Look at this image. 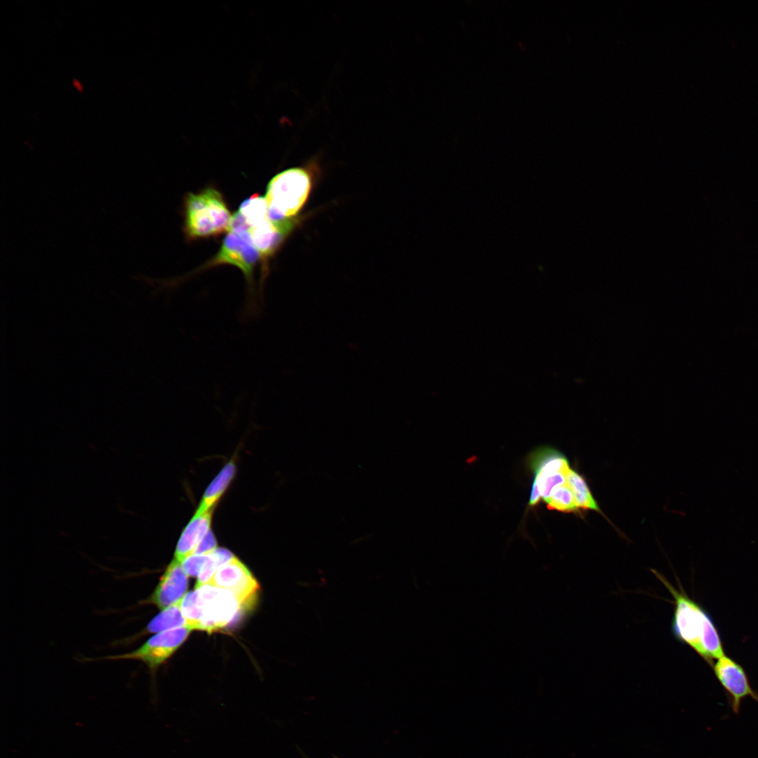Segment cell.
<instances>
[{
  "label": "cell",
  "instance_id": "23",
  "mask_svg": "<svg viewBox=\"0 0 758 758\" xmlns=\"http://www.w3.org/2000/svg\"><path fill=\"white\" fill-rule=\"evenodd\" d=\"M74 84L79 88V90L81 91L82 89L81 84L76 79L74 80Z\"/></svg>",
  "mask_w": 758,
  "mask_h": 758
},
{
  "label": "cell",
  "instance_id": "17",
  "mask_svg": "<svg viewBox=\"0 0 758 758\" xmlns=\"http://www.w3.org/2000/svg\"><path fill=\"white\" fill-rule=\"evenodd\" d=\"M234 556V555L230 550L222 547H218L213 552L210 554L208 559L205 563L197 576L194 589L207 584L211 580L216 571L222 565L232 559Z\"/></svg>",
  "mask_w": 758,
  "mask_h": 758
},
{
  "label": "cell",
  "instance_id": "18",
  "mask_svg": "<svg viewBox=\"0 0 758 758\" xmlns=\"http://www.w3.org/2000/svg\"><path fill=\"white\" fill-rule=\"evenodd\" d=\"M550 510L560 512H574L578 510L574 496L566 484L557 487L547 501Z\"/></svg>",
  "mask_w": 758,
  "mask_h": 758
},
{
  "label": "cell",
  "instance_id": "4",
  "mask_svg": "<svg viewBox=\"0 0 758 758\" xmlns=\"http://www.w3.org/2000/svg\"><path fill=\"white\" fill-rule=\"evenodd\" d=\"M196 590L201 611L200 630L211 633L227 627L243 607L227 589L205 584Z\"/></svg>",
  "mask_w": 758,
  "mask_h": 758
},
{
  "label": "cell",
  "instance_id": "22",
  "mask_svg": "<svg viewBox=\"0 0 758 758\" xmlns=\"http://www.w3.org/2000/svg\"><path fill=\"white\" fill-rule=\"evenodd\" d=\"M540 497H541V493H540L539 486L538 485L537 481L536 480H534L533 483V485H532V489H531V496H530V500H529V505H536L538 503V501L540 500Z\"/></svg>",
  "mask_w": 758,
  "mask_h": 758
},
{
  "label": "cell",
  "instance_id": "7",
  "mask_svg": "<svg viewBox=\"0 0 758 758\" xmlns=\"http://www.w3.org/2000/svg\"><path fill=\"white\" fill-rule=\"evenodd\" d=\"M260 255L259 251L253 244L229 231L219 251L205 267L225 264L234 265L243 272L246 281L251 286L253 281V272Z\"/></svg>",
  "mask_w": 758,
  "mask_h": 758
},
{
  "label": "cell",
  "instance_id": "8",
  "mask_svg": "<svg viewBox=\"0 0 758 758\" xmlns=\"http://www.w3.org/2000/svg\"><path fill=\"white\" fill-rule=\"evenodd\" d=\"M713 667L735 714H739L741 703L747 697L758 703V693L752 688L745 672L736 662L724 655L717 659Z\"/></svg>",
  "mask_w": 758,
  "mask_h": 758
},
{
  "label": "cell",
  "instance_id": "2",
  "mask_svg": "<svg viewBox=\"0 0 758 758\" xmlns=\"http://www.w3.org/2000/svg\"><path fill=\"white\" fill-rule=\"evenodd\" d=\"M309 173L302 168L285 170L271 179L265 195L269 218L277 223L292 222L307 199Z\"/></svg>",
  "mask_w": 758,
  "mask_h": 758
},
{
  "label": "cell",
  "instance_id": "12",
  "mask_svg": "<svg viewBox=\"0 0 758 758\" xmlns=\"http://www.w3.org/2000/svg\"><path fill=\"white\" fill-rule=\"evenodd\" d=\"M236 473L234 461H229L208 485L204 493L198 510H213V507L228 488Z\"/></svg>",
  "mask_w": 758,
  "mask_h": 758
},
{
  "label": "cell",
  "instance_id": "20",
  "mask_svg": "<svg viewBox=\"0 0 758 758\" xmlns=\"http://www.w3.org/2000/svg\"><path fill=\"white\" fill-rule=\"evenodd\" d=\"M209 554L198 555L192 554L185 558L182 562V566L188 576H198L204 565L209 558Z\"/></svg>",
  "mask_w": 758,
  "mask_h": 758
},
{
  "label": "cell",
  "instance_id": "5",
  "mask_svg": "<svg viewBox=\"0 0 758 758\" xmlns=\"http://www.w3.org/2000/svg\"><path fill=\"white\" fill-rule=\"evenodd\" d=\"M188 627H178L157 633L138 649L124 653L108 656L100 660H134L156 670L184 643L190 632Z\"/></svg>",
  "mask_w": 758,
  "mask_h": 758
},
{
  "label": "cell",
  "instance_id": "21",
  "mask_svg": "<svg viewBox=\"0 0 758 758\" xmlns=\"http://www.w3.org/2000/svg\"><path fill=\"white\" fill-rule=\"evenodd\" d=\"M217 548L216 539L210 529L197 545L193 554H209L213 552Z\"/></svg>",
  "mask_w": 758,
  "mask_h": 758
},
{
  "label": "cell",
  "instance_id": "14",
  "mask_svg": "<svg viewBox=\"0 0 758 758\" xmlns=\"http://www.w3.org/2000/svg\"><path fill=\"white\" fill-rule=\"evenodd\" d=\"M181 601L168 606L154 616L146 627L149 633L160 632L187 626V621L182 613Z\"/></svg>",
  "mask_w": 758,
  "mask_h": 758
},
{
  "label": "cell",
  "instance_id": "1",
  "mask_svg": "<svg viewBox=\"0 0 758 758\" xmlns=\"http://www.w3.org/2000/svg\"><path fill=\"white\" fill-rule=\"evenodd\" d=\"M670 592L674 601L671 632L674 638L692 648L709 664L725 655L717 629L708 613L681 588H677L661 573L651 569Z\"/></svg>",
  "mask_w": 758,
  "mask_h": 758
},
{
  "label": "cell",
  "instance_id": "19",
  "mask_svg": "<svg viewBox=\"0 0 758 758\" xmlns=\"http://www.w3.org/2000/svg\"><path fill=\"white\" fill-rule=\"evenodd\" d=\"M567 473L557 472L550 474H536L535 479L539 486L541 497L547 501L552 492L559 486L567 483Z\"/></svg>",
  "mask_w": 758,
  "mask_h": 758
},
{
  "label": "cell",
  "instance_id": "3",
  "mask_svg": "<svg viewBox=\"0 0 758 758\" xmlns=\"http://www.w3.org/2000/svg\"><path fill=\"white\" fill-rule=\"evenodd\" d=\"M185 226L192 238L207 237L228 230L232 215L221 194L213 187L189 193L185 199Z\"/></svg>",
  "mask_w": 758,
  "mask_h": 758
},
{
  "label": "cell",
  "instance_id": "10",
  "mask_svg": "<svg viewBox=\"0 0 758 758\" xmlns=\"http://www.w3.org/2000/svg\"><path fill=\"white\" fill-rule=\"evenodd\" d=\"M293 222L277 223L269 218L263 222L248 227L246 233L262 257H268L280 245Z\"/></svg>",
  "mask_w": 758,
  "mask_h": 758
},
{
  "label": "cell",
  "instance_id": "6",
  "mask_svg": "<svg viewBox=\"0 0 758 758\" xmlns=\"http://www.w3.org/2000/svg\"><path fill=\"white\" fill-rule=\"evenodd\" d=\"M207 584L231 591L242 606L255 600L260 588L249 569L235 556L222 565Z\"/></svg>",
  "mask_w": 758,
  "mask_h": 758
},
{
  "label": "cell",
  "instance_id": "16",
  "mask_svg": "<svg viewBox=\"0 0 758 758\" xmlns=\"http://www.w3.org/2000/svg\"><path fill=\"white\" fill-rule=\"evenodd\" d=\"M237 211L244 218L248 229L269 218L266 199L258 195L252 196L244 201Z\"/></svg>",
  "mask_w": 758,
  "mask_h": 758
},
{
  "label": "cell",
  "instance_id": "9",
  "mask_svg": "<svg viewBox=\"0 0 758 758\" xmlns=\"http://www.w3.org/2000/svg\"><path fill=\"white\" fill-rule=\"evenodd\" d=\"M188 577L181 562L173 559L145 602L154 604L161 610L176 603L185 596Z\"/></svg>",
  "mask_w": 758,
  "mask_h": 758
},
{
  "label": "cell",
  "instance_id": "11",
  "mask_svg": "<svg viewBox=\"0 0 758 758\" xmlns=\"http://www.w3.org/2000/svg\"><path fill=\"white\" fill-rule=\"evenodd\" d=\"M213 510H197L179 538L174 554L175 559L182 562L193 554L197 545L211 529Z\"/></svg>",
  "mask_w": 758,
  "mask_h": 758
},
{
  "label": "cell",
  "instance_id": "15",
  "mask_svg": "<svg viewBox=\"0 0 758 758\" xmlns=\"http://www.w3.org/2000/svg\"><path fill=\"white\" fill-rule=\"evenodd\" d=\"M566 481L574 496L578 508L601 512L585 479L580 474L571 469L566 474Z\"/></svg>",
  "mask_w": 758,
  "mask_h": 758
},
{
  "label": "cell",
  "instance_id": "13",
  "mask_svg": "<svg viewBox=\"0 0 758 758\" xmlns=\"http://www.w3.org/2000/svg\"><path fill=\"white\" fill-rule=\"evenodd\" d=\"M530 464L536 474L557 472L568 473L571 470L567 459L561 453L550 448L536 451L531 456Z\"/></svg>",
  "mask_w": 758,
  "mask_h": 758
}]
</instances>
